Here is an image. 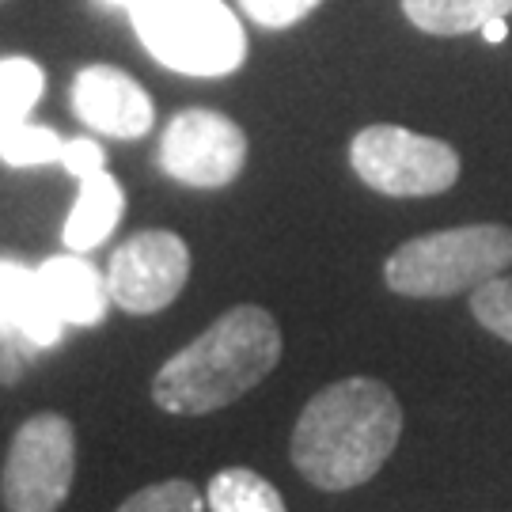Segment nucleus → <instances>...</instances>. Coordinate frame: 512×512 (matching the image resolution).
<instances>
[{"mask_svg": "<svg viewBox=\"0 0 512 512\" xmlns=\"http://www.w3.org/2000/svg\"><path fill=\"white\" fill-rule=\"evenodd\" d=\"M357 179L387 198H433L459 183V152L403 126H368L349 145Z\"/></svg>", "mask_w": 512, "mask_h": 512, "instance_id": "nucleus-5", "label": "nucleus"}, {"mask_svg": "<svg viewBox=\"0 0 512 512\" xmlns=\"http://www.w3.org/2000/svg\"><path fill=\"white\" fill-rule=\"evenodd\" d=\"M247 164V133L220 110H179L160 141V167L175 183L220 190L236 183Z\"/></svg>", "mask_w": 512, "mask_h": 512, "instance_id": "nucleus-7", "label": "nucleus"}, {"mask_svg": "<svg viewBox=\"0 0 512 512\" xmlns=\"http://www.w3.org/2000/svg\"><path fill=\"white\" fill-rule=\"evenodd\" d=\"M61 148L65 141L57 137L54 129L42 126H16L4 141H0V160L8 167H42V164H57L61 160Z\"/></svg>", "mask_w": 512, "mask_h": 512, "instance_id": "nucleus-17", "label": "nucleus"}, {"mask_svg": "<svg viewBox=\"0 0 512 512\" xmlns=\"http://www.w3.org/2000/svg\"><path fill=\"white\" fill-rule=\"evenodd\" d=\"M103 164H107L103 148L95 145V141H88V137L65 141V148H61V167H65L69 175H76V179H88L95 171H103Z\"/></svg>", "mask_w": 512, "mask_h": 512, "instance_id": "nucleus-20", "label": "nucleus"}, {"mask_svg": "<svg viewBox=\"0 0 512 512\" xmlns=\"http://www.w3.org/2000/svg\"><path fill=\"white\" fill-rule=\"evenodd\" d=\"M281 361V327L266 308H228L190 346L160 365L152 380V403L164 414L198 418L232 406L255 391Z\"/></svg>", "mask_w": 512, "mask_h": 512, "instance_id": "nucleus-2", "label": "nucleus"}, {"mask_svg": "<svg viewBox=\"0 0 512 512\" xmlns=\"http://www.w3.org/2000/svg\"><path fill=\"white\" fill-rule=\"evenodd\" d=\"M406 19L425 35H471L490 19H509L512 0H403Z\"/></svg>", "mask_w": 512, "mask_h": 512, "instance_id": "nucleus-13", "label": "nucleus"}, {"mask_svg": "<svg viewBox=\"0 0 512 512\" xmlns=\"http://www.w3.org/2000/svg\"><path fill=\"white\" fill-rule=\"evenodd\" d=\"M190 277V247L183 236L152 228L129 236L110 255V300L129 315H156L175 304Z\"/></svg>", "mask_w": 512, "mask_h": 512, "instance_id": "nucleus-8", "label": "nucleus"}, {"mask_svg": "<svg viewBox=\"0 0 512 512\" xmlns=\"http://www.w3.org/2000/svg\"><path fill=\"white\" fill-rule=\"evenodd\" d=\"M42 88H46V76L31 57H4L0 61V141L27 122Z\"/></svg>", "mask_w": 512, "mask_h": 512, "instance_id": "nucleus-15", "label": "nucleus"}, {"mask_svg": "<svg viewBox=\"0 0 512 512\" xmlns=\"http://www.w3.org/2000/svg\"><path fill=\"white\" fill-rule=\"evenodd\" d=\"M482 38H486V42H505V38H509V27H505V16L501 19H490V23H486V27H482Z\"/></svg>", "mask_w": 512, "mask_h": 512, "instance_id": "nucleus-21", "label": "nucleus"}, {"mask_svg": "<svg viewBox=\"0 0 512 512\" xmlns=\"http://www.w3.org/2000/svg\"><path fill=\"white\" fill-rule=\"evenodd\" d=\"M99 4H103V8H126L129 0H99Z\"/></svg>", "mask_w": 512, "mask_h": 512, "instance_id": "nucleus-22", "label": "nucleus"}, {"mask_svg": "<svg viewBox=\"0 0 512 512\" xmlns=\"http://www.w3.org/2000/svg\"><path fill=\"white\" fill-rule=\"evenodd\" d=\"M35 277L42 296H46V304L61 315L65 327H95V323H103L107 308L114 304L107 289V277L80 255L50 258V262L38 266Z\"/></svg>", "mask_w": 512, "mask_h": 512, "instance_id": "nucleus-11", "label": "nucleus"}, {"mask_svg": "<svg viewBox=\"0 0 512 512\" xmlns=\"http://www.w3.org/2000/svg\"><path fill=\"white\" fill-rule=\"evenodd\" d=\"M114 512H205V494L186 478H167L129 494Z\"/></svg>", "mask_w": 512, "mask_h": 512, "instance_id": "nucleus-16", "label": "nucleus"}, {"mask_svg": "<svg viewBox=\"0 0 512 512\" xmlns=\"http://www.w3.org/2000/svg\"><path fill=\"white\" fill-rule=\"evenodd\" d=\"M512 266V228L505 224H463L429 236L406 239L387 258L384 281L391 293L410 300H444L475 293Z\"/></svg>", "mask_w": 512, "mask_h": 512, "instance_id": "nucleus-3", "label": "nucleus"}, {"mask_svg": "<svg viewBox=\"0 0 512 512\" xmlns=\"http://www.w3.org/2000/svg\"><path fill=\"white\" fill-rule=\"evenodd\" d=\"M76 478V429L61 414H35L16 429L0 471L4 512H57Z\"/></svg>", "mask_w": 512, "mask_h": 512, "instance_id": "nucleus-6", "label": "nucleus"}, {"mask_svg": "<svg viewBox=\"0 0 512 512\" xmlns=\"http://www.w3.org/2000/svg\"><path fill=\"white\" fill-rule=\"evenodd\" d=\"M403 437V406L372 376H346L315 391L289 440L293 467L323 494H346L380 475Z\"/></svg>", "mask_w": 512, "mask_h": 512, "instance_id": "nucleus-1", "label": "nucleus"}, {"mask_svg": "<svg viewBox=\"0 0 512 512\" xmlns=\"http://www.w3.org/2000/svg\"><path fill=\"white\" fill-rule=\"evenodd\" d=\"M471 315L482 327L512 346V277H494L471 293Z\"/></svg>", "mask_w": 512, "mask_h": 512, "instance_id": "nucleus-18", "label": "nucleus"}, {"mask_svg": "<svg viewBox=\"0 0 512 512\" xmlns=\"http://www.w3.org/2000/svg\"><path fill=\"white\" fill-rule=\"evenodd\" d=\"M73 110L80 122L118 141H137L156 122V107L148 92L114 65H88L76 73Z\"/></svg>", "mask_w": 512, "mask_h": 512, "instance_id": "nucleus-9", "label": "nucleus"}, {"mask_svg": "<svg viewBox=\"0 0 512 512\" xmlns=\"http://www.w3.org/2000/svg\"><path fill=\"white\" fill-rule=\"evenodd\" d=\"M126 12L148 54L183 76H228L247 57V35L224 0H129Z\"/></svg>", "mask_w": 512, "mask_h": 512, "instance_id": "nucleus-4", "label": "nucleus"}, {"mask_svg": "<svg viewBox=\"0 0 512 512\" xmlns=\"http://www.w3.org/2000/svg\"><path fill=\"white\" fill-rule=\"evenodd\" d=\"M126 209V194L122 183L107 175V171H95L88 179H80V198H76L73 213L65 220V247L69 251H92L99 243H107V236L118 228Z\"/></svg>", "mask_w": 512, "mask_h": 512, "instance_id": "nucleus-12", "label": "nucleus"}, {"mask_svg": "<svg viewBox=\"0 0 512 512\" xmlns=\"http://www.w3.org/2000/svg\"><path fill=\"white\" fill-rule=\"evenodd\" d=\"M319 4H323V0H239L243 16L251 19V23H258V27H266V31H285V27H293V23H300L304 16H311Z\"/></svg>", "mask_w": 512, "mask_h": 512, "instance_id": "nucleus-19", "label": "nucleus"}, {"mask_svg": "<svg viewBox=\"0 0 512 512\" xmlns=\"http://www.w3.org/2000/svg\"><path fill=\"white\" fill-rule=\"evenodd\" d=\"M61 315H57L38 289L35 270L0 258V338L27 349H46L61 342Z\"/></svg>", "mask_w": 512, "mask_h": 512, "instance_id": "nucleus-10", "label": "nucleus"}, {"mask_svg": "<svg viewBox=\"0 0 512 512\" xmlns=\"http://www.w3.org/2000/svg\"><path fill=\"white\" fill-rule=\"evenodd\" d=\"M209 512H289L270 478H262L251 467H224L209 478L205 490Z\"/></svg>", "mask_w": 512, "mask_h": 512, "instance_id": "nucleus-14", "label": "nucleus"}]
</instances>
